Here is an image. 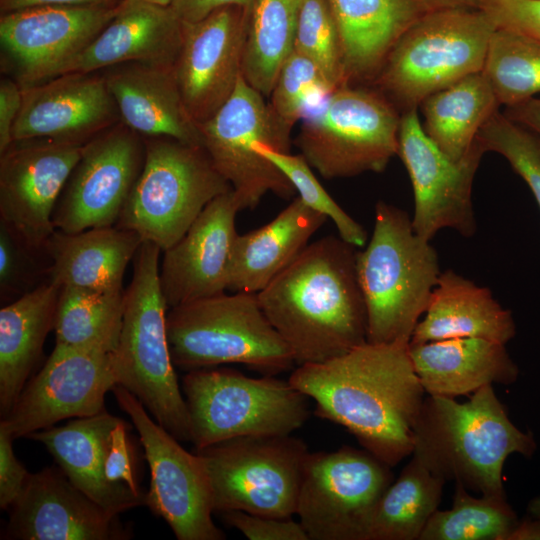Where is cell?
Wrapping results in <instances>:
<instances>
[{"label":"cell","instance_id":"cell-1","mask_svg":"<svg viewBox=\"0 0 540 540\" xmlns=\"http://www.w3.org/2000/svg\"><path fill=\"white\" fill-rule=\"evenodd\" d=\"M409 342H365L293 369L289 382L314 400V413L345 427L362 448L394 467L414 448L413 427L425 390Z\"/></svg>","mask_w":540,"mask_h":540},{"label":"cell","instance_id":"cell-2","mask_svg":"<svg viewBox=\"0 0 540 540\" xmlns=\"http://www.w3.org/2000/svg\"><path fill=\"white\" fill-rule=\"evenodd\" d=\"M356 248L340 236L322 237L257 293L297 366L327 361L367 342Z\"/></svg>","mask_w":540,"mask_h":540},{"label":"cell","instance_id":"cell-3","mask_svg":"<svg viewBox=\"0 0 540 540\" xmlns=\"http://www.w3.org/2000/svg\"><path fill=\"white\" fill-rule=\"evenodd\" d=\"M417 457L434 475L480 495L506 497L503 467L507 457H531L537 444L519 430L505 405L485 385L468 401L428 395L413 427Z\"/></svg>","mask_w":540,"mask_h":540},{"label":"cell","instance_id":"cell-4","mask_svg":"<svg viewBox=\"0 0 540 540\" xmlns=\"http://www.w3.org/2000/svg\"><path fill=\"white\" fill-rule=\"evenodd\" d=\"M356 270L367 311V342L410 341L441 274L438 253L403 209L380 200Z\"/></svg>","mask_w":540,"mask_h":540},{"label":"cell","instance_id":"cell-5","mask_svg":"<svg viewBox=\"0 0 540 540\" xmlns=\"http://www.w3.org/2000/svg\"><path fill=\"white\" fill-rule=\"evenodd\" d=\"M161 249L143 241L124 290L119 341L112 352L117 385L134 394L155 421L180 442H191L190 419L172 362L168 308L159 279Z\"/></svg>","mask_w":540,"mask_h":540},{"label":"cell","instance_id":"cell-6","mask_svg":"<svg viewBox=\"0 0 540 540\" xmlns=\"http://www.w3.org/2000/svg\"><path fill=\"white\" fill-rule=\"evenodd\" d=\"M497 26L478 8L425 13L397 41L370 83L402 114L464 77L481 72Z\"/></svg>","mask_w":540,"mask_h":540},{"label":"cell","instance_id":"cell-7","mask_svg":"<svg viewBox=\"0 0 540 540\" xmlns=\"http://www.w3.org/2000/svg\"><path fill=\"white\" fill-rule=\"evenodd\" d=\"M167 335L174 366L187 372L239 363L276 375L296 365L257 293L223 292L172 307Z\"/></svg>","mask_w":540,"mask_h":540},{"label":"cell","instance_id":"cell-8","mask_svg":"<svg viewBox=\"0 0 540 540\" xmlns=\"http://www.w3.org/2000/svg\"><path fill=\"white\" fill-rule=\"evenodd\" d=\"M182 392L194 449L239 436L289 435L310 417L309 398L274 375L201 368L185 374Z\"/></svg>","mask_w":540,"mask_h":540},{"label":"cell","instance_id":"cell-9","mask_svg":"<svg viewBox=\"0 0 540 540\" xmlns=\"http://www.w3.org/2000/svg\"><path fill=\"white\" fill-rule=\"evenodd\" d=\"M143 139V168L117 226L135 231L163 252L214 198L232 188L202 146L168 137Z\"/></svg>","mask_w":540,"mask_h":540},{"label":"cell","instance_id":"cell-10","mask_svg":"<svg viewBox=\"0 0 540 540\" xmlns=\"http://www.w3.org/2000/svg\"><path fill=\"white\" fill-rule=\"evenodd\" d=\"M400 121L377 89L346 84L304 115L296 145L325 179L380 173L397 155Z\"/></svg>","mask_w":540,"mask_h":540},{"label":"cell","instance_id":"cell-11","mask_svg":"<svg viewBox=\"0 0 540 540\" xmlns=\"http://www.w3.org/2000/svg\"><path fill=\"white\" fill-rule=\"evenodd\" d=\"M204 464L214 513L296 515L306 443L289 435L239 436L194 449Z\"/></svg>","mask_w":540,"mask_h":540},{"label":"cell","instance_id":"cell-12","mask_svg":"<svg viewBox=\"0 0 540 540\" xmlns=\"http://www.w3.org/2000/svg\"><path fill=\"white\" fill-rule=\"evenodd\" d=\"M263 97L242 76L229 99L198 124L202 147L230 184L241 210L255 208L268 192L283 199L297 193L287 177L253 149L255 142L282 152L290 147V136Z\"/></svg>","mask_w":540,"mask_h":540},{"label":"cell","instance_id":"cell-13","mask_svg":"<svg viewBox=\"0 0 540 540\" xmlns=\"http://www.w3.org/2000/svg\"><path fill=\"white\" fill-rule=\"evenodd\" d=\"M393 480L391 467L364 448L309 452L296 511L309 540H362L371 512Z\"/></svg>","mask_w":540,"mask_h":540},{"label":"cell","instance_id":"cell-14","mask_svg":"<svg viewBox=\"0 0 540 540\" xmlns=\"http://www.w3.org/2000/svg\"><path fill=\"white\" fill-rule=\"evenodd\" d=\"M137 429L150 469L145 505L164 519L178 540H224L214 523L212 493L198 454L154 421L140 400L121 385L111 390Z\"/></svg>","mask_w":540,"mask_h":540},{"label":"cell","instance_id":"cell-15","mask_svg":"<svg viewBox=\"0 0 540 540\" xmlns=\"http://www.w3.org/2000/svg\"><path fill=\"white\" fill-rule=\"evenodd\" d=\"M484 153L476 138L463 158L453 160L426 135L417 110L401 115L397 155L411 180V219L419 236L431 241L445 228L466 238L474 235L477 223L472 187Z\"/></svg>","mask_w":540,"mask_h":540},{"label":"cell","instance_id":"cell-16","mask_svg":"<svg viewBox=\"0 0 540 540\" xmlns=\"http://www.w3.org/2000/svg\"><path fill=\"white\" fill-rule=\"evenodd\" d=\"M144 160L143 137L122 121L85 143L54 209L55 229L77 233L117 223Z\"/></svg>","mask_w":540,"mask_h":540},{"label":"cell","instance_id":"cell-17","mask_svg":"<svg viewBox=\"0 0 540 540\" xmlns=\"http://www.w3.org/2000/svg\"><path fill=\"white\" fill-rule=\"evenodd\" d=\"M120 4L41 5L2 13V69L22 88L58 76L114 18Z\"/></svg>","mask_w":540,"mask_h":540},{"label":"cell","instance_id":"cell-18","mask_svg":"<svg viewBox=\"0 0 540 540\" xmlns=\"http://www.w3.org/2000/svg\"><path fill=\"white\" fill-rule=\"evenodd\" d=\"M83 146L35 138L0 154V221L35 252L56 230L53 212Z\"/></svg>","mask_w":540,"mask_h":540},{"label":"cell","instance_id":"cell-19","mask_svg":"<svg viewBox=\"0 0 540 540\" xmlns=\"http://www.w3.org/2000/svg\"><path fill=\"white\" fill-rule=\"evenodd\" d=\"M117 384L112 353L56 344L0 426L16 439L67 418L93 416L104 410L105 395Z\"/></svg>","mask_w":540,"mask_h":540},{"label":"cell","instance_id":"cell-20","mask_svg":"<svg viewBox=\"0 0 540 540\" xmlns=\"http://www.w3.org/2000/svg\"><path fill=\"white\" fill-rule=\"evenodd\" d=\"M247 7L219 8L196 22L183 21L175 63L185 107L200 124L229 99L243 76Z\"/></svg>","mask_w":540,"mask_h":540},{"label":"cell","instance_id":"cell-21","mask_svg":"<svg viewBox=\"0 0 540 540\" xmlns=\"http://www.w3.org/2000/svg\"><path fill=\"white\" fill-rule=\"evenodd\" d=\"M1 539L127 540L131 527L79 490L59 467L30 474Z\"/></svg>","mask_w":540,"mask_h":540},{"label":"cell","instance_id":"cell-22","mask_svg":"<svg viewBox=\"0 0 540 540\" xmlns=\"http://www.w3.org/2000/svg\"><path fill=\"white\" fill-rule=\"evenodd\" d=\"M121 122L100 71L65 73L22 88L13 140L44 138L85 144Z\"/></svg>","mask_w":540,"mask_h":540},{"label":"cell","instance_id":"cell-23","mask_svg":"<svg viewBox=\"0 0 540 540\" xmlns=\"http://www.w3.org/2000/svg\"><path fill=\"white\" fill-rule=\"evenodd\" d=\"M239 211L232 189L217 196L183 237L163 251L159 279L168 308L227 290Z\"/></svg>","mask_w":540,"mask_h":540},{"label":"cell","instance_id":"cell-24","mask_svg":"<svg viewBox=\"0 0 540 540\" xmlns=\"http://www.w3.org/2000/svg\"><path fill=\"white\" fill-rule=\"evenodd\" d=\"M182 43L183 21L170 6L123 0L114 18L59 75L128 62L175 65Z\"/></svg>","mask_w":540,"mask_h":540},{"label":"cell","instance_id":"cell-25","mask_svg":"<svg viewBox=\"0 0 540 540\" xmlns=\"http://www.w3.org/2000/svg\"><path fill=\"white\" fill-rule=\"evenodd\" d=\"M121 121L144 138L168 137L202 146L178 86L175 65L128 62L100 71Z\"/></svg>","mask_w":540,"mask_h":540},{"label":"cell","instance_id":"cell-26","mask_svg":"<svg viewBox=\"0 0 540 540\" xmlns=\"http://www.w3.org/2000/svg\"><path fill=\"white\" fill-rule=\"evenodd\" d=\"M119 420L104 409L93 416L77 418L63 426L54 425L26 437L42 443L79 490L117 515L146 501L145 496L125 486L111 484L106 478L109 437Z\"/></svg>","mask_w":540,"mask_h":540},{"label":"cell","instance_id":"cell-27","mask_svg":"<svg viewBox=\"0 0 540 540\" xmlns=\"http://www.w3.org/2000/svg\"><path fill=\"white\" fill-rule=\"evenodd\" d=\"M409 354L425 392L455 398L485 385H511L519 368L505 344L483 338H451L411 344Z\"/></svg>","mask_w":540,"mask_h":540},{"label":"cell","instance_id":"cell-28","mask_svg":"<svg viewBox=\"0 0 540 540\" xmlns=\"http://www.w3.org/2000/svg\"><path fill=\"white\" fill-rule=\"evenodd\" d=\"M348 84H370L400 37L426 12L416 0H328Z\"/></svg>","mask_w":540,"mask_h":540},{"label":"cell","instance_id":"cell-29","mask_svg":"<svg viewBox=\"0 0 540 540\" xmlns=\"http://www.w3.org/2000/svg\"><path fill=\"white\" fill-rule=\"evenodd\" d=\"M142 242L135 231L118 226L55 230L44 250L50 259L48 280L60 288L122 291L126 268Z\"/></svg>","mask_w":540,"mask_h":540},{"label":"cell","instance_id":"cell-30","mask_svg":"<svg viewBox=\"0 0 540 540\" xmlns=\"http://www.w3.org/2000/svg\"><path fill=\"white\" fill-rule=\"evenodd\" d=\"M327 220L295 196L267 224L238 234L230 259L227 290L260 292L304 250Z\"/></svg>","mask_w":540,"mask_h":540},{"label":"cell","instance_id":"cell-31","mask_svg":"<svg viewBox=\"0 0 540 540\" xmlns=\"http://www.w3.org/2000/svg\"><path fill=\"white\" fill-rule=\"evenodd\" d=\"M424 314L411 344L465 337L506 344L516 334L511 311L500 305L489 288L450 269L441 272Z\"/></svg>","mask_w":540,"mask_h":540},{"label":"cell","instance_id":"cell-32","mask_svg":"<svg viewBox=\"0 0 540 540\" xmlns=\"http://www.w3.org/2000/svg\"><path fill=\"white\" fill-rule=\"evenodd\" d=\"M61 288L47 281L0 310V412L12 409L54 329Z\"/></svg>","mask_w":540,"mask_h":540},{"label":"cell","instance_id":"cell-33","mask_svg":"<svg viewBox=\"0 0 540 540\" xmlns=\"http://www.w3.org/2000/svg\"><path fill=\"white\" fill-rule=\"evenodd\" d=\"M500 106L481 71L425 98L419 106L423 116L421 125L448 157L460 160Z\"/></svg>","mask_w":540,"mask_h":540},{"label":"cell","instance_id":"cell-34","mask_svg":"<svg viewBox=\"0 0 540 540\" xmlns=\"http://www.w3.org/2000/svg\"><path fill=\"white\" fill-rule=\"evenodd\" d=\"M444 484L412 455L376 503L362 540H419L438 509Z\"/></svg>","mask_w":540,"mask_h":540},{"label":"cell","instance_id":"cell-35","mask_svg":"<svg viewBox=\"0 0 540 540\" xmlns=\"http://www.w3.org/2000/svg\"><path fill=\"white\" fill-rule=\"evenodd\" d=\"M305 0H252L247 7V30L242 75L269 97L278 72L292 52Z\"/></svg>","mask_w":540,"mask_h":540},{"label":"cell","instance_id":"cell-36","mask_svg":"<svg viewBox=\"0 0 540 540\" xmlns=\"http://www.w3.org/2000/svg\"><path fill=\"white\" fill-rule=\"evenodd\" d=\"M124 313V290H60L54 331L56 344L112 353L118 344Z\"/></svg>","mask_w":540,"mask_h":540},{"label":"cell","instance_id":"cell-37","mask_svg":"<svg viewBox=\"0 0 540 540\" xmlns=\"http://www.w3.org/2000/svg\"><path fill=\"white\" fill-rule=\"evenodd\" d=\"M452 507L437 509L419 540H508L519 523L506 497H474L456 482Z\"/></svg>","mask_w":540,"mask_h":540},{"label":"cell","instance_id":"cell-38","mask_svg":"<svg viewBox=\"0 0 540 540\" xmlns=\"http://www.w3.org/2000/svg\"><path fill=\"white\" fill-rule=\"evenodd\" d=\"M500 105L511 106L540 93V41L497 27L482 70Z\"/></svg>","mask_w":540,"mask_h":540},{"label":"cell","instance_id":"cell-39","mask_svg":"<svg viewBox=\"0 0 540 540\" xmlns=\"http://www.w3.org/2000/svg\"><path fill=\"white\" fill-rule=\"evenodd\" d=\"M335 89L312 61L292 50L278 72L268 104L281 130L290 136L294 125Z\"/></svg>","mask_w":540,"mask_h":540},{"label":"cell","instance_id":"cell-40","mask_svg":"<svg viewBox=\"0 0 540 540\" xmlns=\"http://www.w3.org/2000/svg\"><path fill=\"white\" fill-rule=\"evenodd\" d=\"M253 149L287 177L307 206L335 224L338 236L355 247L366 245L367 232L364 227L327 193L301 154L277 151L259 142L254 143Z\"/></svg>","mask_w":540,"mask_h":540},{"label":"cell","instance_id":"cell-41","mask_svg":"<svg viewBox=\"0 0 540 540\" xmlns=\"http://www.w3.org/2000/svg\"><path fill=\"white\" fill-rule=\"evenodd\" d=\"M293 50L312 61L334 87L348 84L341 41L328 0H305Z\"/></svg>","mask_w":540,"mask_h":540},{"label":"cell","instance_id":"cell-42","mask_svg":"<svg viewBox=\"0 0 540 540\" xmlns=\"http://www.w3.org/2000/svg\"><path fill=\"white\" fill-rule=\"evenodd\" d=\"M477 140L486 152L502 155L531 190L540 209V134L495 112L480 129Z\"/></svg>","mask_w":540,"mask_h":540},{"label":"cell","instance_id":"cell-43","mask_svg":"<svg viewBox=\"0 0 540 540\" xmlns=\"http://www.w3.org/2000/svg\"><path fill=\"white\" fill-rule=\"evenodd\" d=\"M40 252L26 246L0 221V292L2 297L22 296L37 287Z\"/></svg>","mask_w":540,"mask_h":540},{"label":"cell","instance_id":"cell-44","mask_svg":"<svg viewBox=\"0 0 540 540\" xmlns=\"http://www.w3.org/2000/svg\"><path fill=\"white\" fill-rule=\"evenodd\" d=\"M130 426L120 419L113 427L105 459V475L114 485L125 486L135 494L145 496L139 485L135 447L129 436Z\"/></svg>","mask_w":540,"mask_h":540},{"label":"cell","instance_id":"cell-45","mask_svg":"<svg viewBox=\"0 0 540 540\" xmlns=\"http://www.w3.org/2000/svg\"><path fill=\"white\" fill-rule=\"evenodd\" d=\"M220 515L227 525L249 540H309L302 524L292 517L274 518L237 510Z\"/></svg>","mask_w":540,"mask_h":540},{"label":"cell","instance_id":"cell-46","mask_svg":"<svg viewBox=\"0 0 540 540\" xmlns=\"http://www.w3.org/2000/svg\"><path fill=\"white\" fill-rule=\"evenodd\" d=\"M497 27L520 32L540 41V0H479Z\"/></svg>","mask_w":540,"mask_h":540},{"label":"cell","instance_id":"cell-47","mask_svg":"<svg viewBox=\"0 0 540 540\" xmlns=\"http://www.w3.org/2000/svg\"><path fill=\"white\" fill-rule=\"evenodd\" d=\"M14 437L0 426V507H11L22 493L30 476L13 450Z\"/></svg>","mask_w":540,"mask_h":540},{"label":"cell","instance_id":"cell-48","mask_svg":"<svg viewBox=\"0 0 540 540\" xmlns=\"http://www.w3.org/2000/svg\"><path fill=\"white\" fill-rule=\"evenodd\" d=\"M22 104V87L13 78L0 81V154L13 142V127Z\"/></svg>","mask_w":540,"mask_h":540},{"label":"cell","instance_id":"cell-49","mask_svg":"<svg viewBox=\"0 0 540 540\" xmlns=\"http://www.w3.org/2000/svg\"><path fill=\"white\" fill-rule=\"evenodd\" d=\"M252 0H173L170 7L185 22H196L226 6L248 7Z\"/></svg>","mask_w":540,"mask_h":540},{"label":"cell","instance_id":"cell-50","mask_svg":"<svg viewBox=\"0 0 540 540\" xmlns=\"http://www.w3.org/2000/svg\"><path fill=\"white\" fill-rule=\"evenodd\" d=\"M123 0H0V12L7 13L27 7L41 5L66 6H118Z\"/></svg>","mask_w":540,"mask_h":540},{"label":"cell","instance_id":"cell-51","mask_svg":"<svg viewBox=\"0 0 540 540\" xmlns=\"http://www.w3.org/2000/svg\"><path fill=\"white\" fill-rule=\"evenodd\" d=\"M503 113L509 119L540 134V99L532 97L506 106Z\"/></svg>","mask_w":540,"mask_h":540},{"label":"cell","instance_id":"cell-52","mask_svg":"<svg viewBox=\"0 0 540 540\" xmlns=\"http://www.w3.org/2000/svg\"><path fill=\"white\" fill-rule=\"evenodd\" d=\"M540 539V517L519 520L518 525L509 536L508 540H533Z\"/></svg>","mask_w":540,"mask_h":540},{"label":"cell","instance_id":"cell-53","mask_svg":"<svg viewBox=\"0 0 540 540\" xmlns=\"http://www.w3.org/2000/svg\"><path fill=\"white\" fill-rule=\"evenodd\" d=\"M427 12L450 8H478L479 0H416Z\"/></svg>","mask_w":540,"mask_h":540},{"label":"cell","instance_id":"cell-54","mask_svg":"<svg viewBox=\"0 0 540 540\" xmlns=\"http://www.w3.org/2000/svg\"><path fill=\"white\" fill-rule=\"evenodd\" d=\"M528 513L533 517H540V497L533 498L528 504Z\"/></svg>","mask_w":540,"mask_h":540},{"label":"cell","instance_id":"cell-55","mask_svg":"<svg viewBox=\"0 0 540 540\" xmlns=\"http://www.w3.org/2000/svg\"><path fill=\"white\" fill-rule=\"evenodd\" d=\"M138 1H143V2H147V3H151V4H156V5H160V6H170L172 1L173 0H138Z\"/></svg>","mask_w":540,"mask_h":540}]
</instances>
